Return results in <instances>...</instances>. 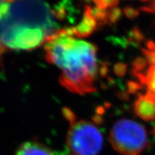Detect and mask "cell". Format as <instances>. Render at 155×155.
<instances>
[{
    "label": "cell",
    "instance_id": "cell-1",
    "mask_svg": "<svg viewBox=\"0 0 155 155\" xmlns=\"http://www.w3.org/2000/svg\"><path fill=\"white\" fill-rule=\"evenodd\" d=\"M63 6L53 8L40 1H2L0 4V48L31 50L45 45L61 29Z\"/></svg>",
    "mask_w": 155,
    "mask_h": 155
},
{
    "label": "cell",
    "instance_id": "cell-5",
    "mask_svg": "<svg viewBox=\"0 0 155 155\" xmlns=\"http://www.w3.org/2000/svg\"><path fill=\"white\" fill-rule=\"evenodd\" d=\"M142 57L132 63V73L148 92L155 95V42L149 40L141 48Z\"/></svg>",
    "mask_w": 155,
    "mask_h": 155
},
{
    "label": "cell",
    "instance_id": "cell-6",
    "mask_svg": "<svg viewBox=\"0 0 155 155\" xmlns=\"http://www.w3.org/2000/svg\"><path fill=\"white\" fill-rule=\"evenodd\" d=\"M135 114L144 121L155 119V95L147 91L145 94H139L134 104Z\"/></svg>",
    "mask_w": 155,
    "mask_h": 155
},
{
    "label": "cell",
    "instance_id": "cell-3",
    "mask_svg": "<svg viewBox=\"0 0 155 155\" xmlns=\"http://www.w3.org/2000/svg\"><path fill=\"white\" fill-rule=\"evenodd\" d=\"M71 122L67 136V144L74 155H98L103 148L104 137L92 122L86 120L75 121L70 110H65Z\"/></svg>",
    "mask_w": 155,
    "mask_h": 155
},
{
    "label": "cell",
    "instance_id": "cell-7",
    "mask_svg": "<svg viewBox=\"0 0 155 155\" xmlns=\"http://www.w3.org/2000/svg\"><path fill=\"white\" fill-rule=\"evenodd\" d=\"M16 155H55V154L44 144L35 141H28L19 146Z\"/></svg>",
    "mask_w": 155,
    "mask_h": 155
},
{
    "label": "cell",
    "instance_id": "cell-8",
    "mask_svg": "<svg viewBox=\"0 0 155 155\" xmlns=\"http://www.w3.org/2000/svg\"><path fill=\"white\" fill-rule=\"evenodd\" d=\"M125 14L127 15V16L129 18H133V17H136L138 15V11L136 10V9L133 8H130V7H128L124 9Z\"/></svg>",
    "mask_w": 155,
    "mask_h": 155
},
{
    "label": "cell",
    "instance_id": "cell-2",
    "mask_svg": "<svg viewBox=\"0 0 155 155\" xmlns=\"http://www.w3.org/2000/svg\"><path fill=\"white\" fill-rule=\"evenodd\" d=\"M46 59L61 70L59 81L71 92L96 91L98 64L97 47L61 29L45 44Z\"/></svg>",
    "mask_w": 155,
    "mask_h": 155
},
{
    "label": "cell",
    "instance_id": "cell-9",
    "mask_svg": "<svg viewBox=\"0 0 155 155\" xmlns=\"http://www.w3.org/2000/svg\"><path fill=\"white\" fill-rule=\"evenodd\" d=\"M143 11L147 12H155V1L152 2L150 5H145L141 8Z\"/></svg>",
    "mask_w": 155,
    "mask_h": 155
},
{
    "label": "cell",
    "instance_id": "cell-4",
    "mask_svg": "<svg viewBox=\"0 0 155 155\" xmlns=\"http://www.w3.org/2000/svg\"><path fill=\"white\" fill-rule=\"evenodd\" d=\"M109 139L114 150L122 155H138L149 146L146 129L140 124L130 119L116 122Z\"/></svg>",
    "mask_w": 155,
    "mask_h": 155
},
{
    "label": "cell",
    "instance_id": "cell-10",
    "mask_svg": "<svg viewBox=\"0 0 155 155\" xmlns=\"http://www.w3.org/2000/svg\"><path fill=\"white\" fill-rule=\"evenodd\" d=\"M154 135H155V127L154 128Z\"/></svg>",
    "mask_w": 155,
    "mask_h": 155
}]
</instances>
